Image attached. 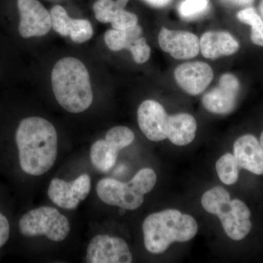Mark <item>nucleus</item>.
Wrapping results in <instances>:
<instances>
[{"label": "nucleus", "mask_w": 263, "mask_h": 263, "mask_svg": "<svg viewBox=\"0 0 263 263\" xmlns=\"http://www.w3.org/2000/svg\"><path fill=\"white\" fill-rule=\"evenodd\" d=\"M238 163L235 157L230 153L221 156L216 163V173L221 182L232 185L236 182L239 176Z\"/></svg>", "instance_id": "obj_21"}, {"label": "nucleus", "mask_w": 263, "mask_h": 263, "mask_svg": "<svg viewBox=\"0 0 263 263\" xmlns=\"http://www.w3.org/2000/svg\"><path fill=\"white\" fill-rule=\"evenodd\" d=\"M259 10H260L261 15L263 18V0H261L260 4H259Z\"/></svg>", "instance_id": "obj_30"}, {"label": "nucleus", "mask_w": 263, "mask_h": 263, "mask_svg": "<svg viewBox=\"0 0 263 263\" xmlns=\"http://www.w3.org/2000/svg\"><path fill=\"white\" fill-rule=\"evenodd\" d=\"M214 215L219 218L223 229L231 239H243L252 230L250 210L245 202L238 199L226 200Z\"/></svg>", "instance_id": "obj_8"}, {"label": "nucleus", "mask_w": 263, "mask_h": 263, "mask_svg": "<svg viewBox=\"0 0 263 263\" xmlns=\"http://www.w3.org/2000/svg\"><path fill=\"white\" fill-rule=\"evenodd\" d=\"M233 156L238 167L254 174H263V148L254 136L238 138L233 146Z\"/></svg>", "instance_id": "obj_16"}, {"label": "nucleus", "mask_w": 263, "mask_h": 263, "mask_svg": "<svg viewBox=\"0 0 263 263\" xmlns=\"http://www.w3.org/2000/svg\"><path fill=\"white\" fill-rule=\"evenodd\" d=\"M19 169L24 174L39 176L46 174L56 162L58 136L54 126L43 118H24L14 135Z\"/></svg>", "instance_id": "obj_1"}, {"label": "nucleus", "mask_w": 263, "mask_h": 263, "mask_svg": "<svg viewBox=\"0 0 263 263\" xmlns=\"http://www.w3.org/2000/svg\"><path fill=\"white\" fill-rule=\"evenodd\" d=\"M91 186V178L86 174L81 175L70 182L56 178L50 183L48 195L50 200L59 207L74 210L77 209L80 202L86 200Z\"/></svg>", "instance_id": "obj_6"}, {"label": "nucleus", "mask_w": 263, "mask_h": 263, "mask_svg": "<svg viewBox=\"0 0 263 263\" xmlns=\"http://www.w3.org/2000/svg\"><path fill=\"white\" fill-rule=\"evenodd\" d=\"M197 127L196 120L190 114H179L170 116L166 136L174 145L186 146L195 139Z\"/></svg>", "instance_id": "obj_18"}, {"label": "nucleus", "mask_w": 263, "mask_h": 263, "mask_svg": "<svg viewBox=\"0 0 263 263\" xmlns=\"http://www.w3.org/2000/svg\"><path fill=\"white\" fill-rule=\"evenodd\" d=\"M119 151L111 142L106 139L98 140L90 149L91 163L100 172H108L115 165Z\"/></svg>", "instance_id": "obj_20"}, {"label": "nucleus", "mask_w": 263, "mask_h": 263, "mask_svg": "<svg viewBox=\"0 0 263 263\" xmlns=\"http://www.w3.org/2000/svg\"><path fill=\"white\" fill-rule=\"evenodd\" d=\"M197 230L193 216L176 209H166L150 214L143 221L144 246L150 253L162 254L174 242L193 239Z\"/></svg>", "instance_id": "obj_3"}, {"label": "nucleus", "mask_w": 263, "mask_h": 263, "mask_svg": "<svg viewBox=\"0 0 263 263\" xmlns=\"http://www.w3.org/2000/svg\"><path fill=\"white\" fill-rule=\"evenodd\" d=\"M158 41L162 51L176 60H190L200 51L198 37L185 31L171 30L162 27Z\"/></svg>", "instance_id": "obj_11"}, {"label": "nucleus", "mask_w": 263, "mask_h": 263, "mask_svg": "<svg viewBox=\"0 0 263 263\" xmlns=\"http://www.w3.org/2000/svg\"><path fill=\"white\" fill-rule=\"evenodd\" d=\"M129 0H98L93 5L95 18L101 23H111L114 29L125 30L138 24V16L127 11Z\"/></svg>", "instance_id": "obj_15"}, {"label": "nucleus", "mask_w": 263, "mask_h": 263, "mask_svg": "<svg viewBox=\"0 0 263 263\" xmlns=\"http://www.w3.org/2000/svg\"><path fill=\"white\" fill-rule=\"evenodd\" d=\"M237 18L242 23L252 27L251 40L254 44L263 46V21L253 8H247L240 10Z\"/></svg>", "instance_id": "obj_22"}, {"label": "nucleus", "mask_w": 263, "mask_h": 263, "mask_svg": "<svg viewBox=\"0 0 263 263\" xmlns=\"http://www.w3.org/2000/svg\"><path fill=\"white\" fill-rule=\"evenodd\" d=\"M17 228L24 238L45 235L53 241L61 242L70 233V223L55 208L42 206L32 209L21 216Z\"/></svg>", "instance_id": "obj_4"}, {"label": "nucleus", "mask_w": 263, "mask_h": 263, "mask_svg": "<svg viewBox=\"0 0 263 263\" xmlns=\"http://www.w3.org/2000/svg\"><path fill=\"white\" fill-rule=\"evenodd\" d=\"M260 144H261V146H262V148H263V132L262 133V134H261V136H260Z\"/></svg>", "instance_id": "obj_31"}, {"label": "nucleus", "mask_w": 263, "mask_h": 263, "mask_svg": "<svg viewBox=\"0 0 263 263\" xmlns=\"http://www.w3.org/2000/svg\"><path fill=\"white\" fill-rule=\"evenodd\" d=\"M168 117L164 107L155 100H146L138 108V125L144 136L152 141H162L167 138Z\"/></svg>", "instance_id": "obj_12"}, {"label": "nucleus", "mask_w": 263, "mask_h": 263, "mask_svg": "<svg viewBox=\"0 0 263 263\" xmlns=\"http://www.w3.org/2000/svg\"><path fill=\"white\" fill-rule=\"evenodd\" d=\"M99 198L105 204L121 208L124 210H136L144 201V195L128 183L105 178L99 181L96 186Z\"/></svg>", "instance_id": "obj_7"}, {"label": "nucleus", "mask_w": 263, "mask_h": 263, "mask_svg": "<svg viewBox=\"0 0 263 263\" xmlns=\"http://www.w3.org/2000/svg\"><path fill=\"white\" fill-rule=\"evenodd\" d=\"M221 1L230 6L245 7L252 4L254 0H221Z\"/></svg>", "instance_id": "obj_28"}, {"label": "nucleus", "mask_w": 263, "mask_h": 263, "mask_svg": "<svg viewBox=\"0 0 263 263\" xmlns=\"http://www.w3.org/2000/svg\"><path fill=\"white\" fill-rule=\"evenodd\" d=\"M202 56L214 60L230 56L239 49V43L232 34L227 32H207L200 40Z\"/></svg>", "instance_id": "obj_17"}, {"label": "nucleus", "mask_w": 263, "mask_h": 263, "mask_svg": "<svg viewBox=\"0 0 263 263\" xmlns=\"http://www.w3.org/2000/svg\"><path fill=\"white\" fill-rule=\"evenodd\" d=\"M142 34L143 29L141 26L136 24L125 30L109 29L105 32L104 40L106 46L111 51H119L127 49L132 53L139 43Z\"/></svg>", "instance_id": "obj_19"}, {"label": "nucleus", "mask_w": 263, "mask_h": 263, "mask_svg": "<svg viewBox=\"0 0 263 263\" xmlns=\"http://www.w3.org/2000/svg\"><path fill=\"white\" fill-rule=\"evenodd\" d=\"M228 199H230V195L226 189L222 186H214L203 194L201 203L207 212L214 215L218 208Z\"/></svg>", "instance_id": "obj_23"}, {"label": "nucleus", "mask_w": 263, "mask_h": 263, "mask_svg": "<svg viewBox=\"0 0 263 263\" xmlns=\"http://www.w3.org/2000/svg\"><path fill=\"white\" fill-rule=\"evenodd\" d=\"M174 76L183 91L195 96L201 94L209 86L214 78V72L212 67L205 62H186L176 69Z\"/></svg>", "instance_id": "obj_13"}, {"label": "nucleus", "mask_w": 263, "mask_h": 263, "mask_svg": "<svg viewBox=\"0 0 263 263\" xmlns=\"http://www.w3.org/2000/svg\"><path fill=\"white\" fill-rule=\"evenodd\" d=\"M240 91V83L231 73L221 76L219 85L202 97V105L209 112L228 114L234 110Z\"/></svg>", "instance_id": "obj_10"}, {"label": "nucleus", "mask_w": 263, "mask_h": 263, "mask_svg": "<svg viewBox=\"0 0 263 263\" xmlns=\"http://www.w3.org/2000/svg\"><path fill=\"white\" fill-rule=\"evenodd\" d=\"M51 86L57 101L70 113L84 112L92 103L89 73L78 59L65 57L57 62L51 72Z\"/></svg>", "instance_id": "obj_2"}, {"label": "nucleus", "mask_w": 263, "mask_h": 263, "mask_svg": "<svg viewBox=\"0 0 263 263\" xmlns=\"http://www.w3.org/2000/svg\"><path fill=\"white\" fill-rule=\"evenodd\" d=\"M133 254L125 240L108 235H95L86 250L88 263H130Z\"/></svg>", "instance_id": "obj_5"}, {"label": "nucleus", "mask_w": 263, "mask_h": 263, "mask_svg": "<svg viewBox=\"0 0 263 263\" xmlns=\"http://www.w3.org/2000/svg\"><path fill=\"white\" fill-rule=\"evenodd\" d=\"M11 237V224L9 218L0 211V251L4 248Z\"/></svg>", "instance_id": "obj_27"}, {"label": "nucleus", "mask_w": 263, "mask_h": 263, "mask_svg": "<svg viewBox=\"0 0 263 263\" xmlns=\"http://www.w3.org/2000/svg\"><path fill=\"white\" fill-rule=\"evenodd\" d=\"M143 1L155 8H163L167 6L172 0H143Z\"/></svg>", "instance_id": "obj_29"}, {"label": "nucleus", "mask_w": 263, "mask_h": 263, "mask_svg": "<svg viewBox=\"0 0 263 263\" xmlns=\"http://www.w3.org/2000/svg\"><path fill=\"white\" fill-rule=\"evenodd\" d=\"M105 139L111 142L119 150L129 146L135 140V134L129 128L117 126L109 129Z\"/></svg>", "instance_id": "obj_26"}, {"label": "nucleus", "mask_w": 263, "mask_h": 263, "mask_svg": "<svg viewBox=\"0 0 263 263\" xmlns=\"http://www.w3.org/2000/svg\"><path fill=\"white\" fill-rule=\"evenodd\" d=\"M130 183L138 193L145 195L155 187L157 183V175L152 169L143 168L137 173Z\"/></svg>", "instance_id": "obj_25"}, {"label": "nucleus", "mask_w": 263, "mask_h": 263, "mask_svg": "<svg viewBox=\"0 0 263 263\" xmlns=\"http://www.w3.org/2000/svg\"><path fill=\"white\" fill-rule=\"evenodd\" d=\"M18 32L24 38L42 37L52 27L51 13L37 0H18Z\"/></svg>", "instance_id": "obj_9"}, {"label": "nucleus", "mask_w": 263, "mask_h": 263, "mask_svg": "<svg viewBox=\"0 0 263 263\" xmlns=\"http://www.w3.org/2000/svg\"><path fill=\"white\" fill-rule=\"evenodd\" d=\"M52 28L63 37H70L76 43H84L91 39L93 28L89 21L72 19L65 8L55 5L51 12Z\"/></svg>", "instance_id": "obj_14"}, {"label": "nucleus", "mask_w": 263, "mask_h": 263, "mask_svg": "<svg viewBox=\"0 0 263 263\" xmlns=\"http://www.w3.org/2000/svg\"><path fill=\"white\" fill-rule=\"evenodd\" d=\"M209 8V0H183L179 7L181 18L193 20L205 14Z\"/></svg>", "instance_id": "obj_24"}]
</instances>
